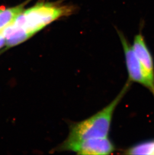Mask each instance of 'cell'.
<instances>
[{"mask_svg": "<svg viewBox=\"0 0 154 155\" xmlns=\"http://www.w3.org/2000/svg\"><path fill=\"white\" fill-rule=\"evenodd\" d=\"M5 44V38L3 35L0 32V48L3 47L4 45Z\"/></svg>", "mask_w": 154, "mask_h": 155, "instance_id": "9c48e42d", "label": "cell"}, {"mask_svg": "<svg viewBox=\"0 0 154 155\" xmlns=\"http://www.w3.org/2000/svg\"><path fill=\"white\" fill-rule=\"evenodd\" d=\"M129 155H154V140L144 142L131 147L126 151Z\"/></svg>", "mask_w": 154, "mask_h": 155, "instance_id": "ba28073f", "label": "cell"}, {"mask_svg": "<svg viewBox=\"0 0 154 155\" xmlns=\"http://www.w3.org/2000/svg\"><path fill=\"white\" fill-rule=\"evenodd\" d=\"M115 146L108 137L94 138L83 140L72 145L66 151H72L79 155H105L115 151Z\"/></svg>", "mask_w": 154, "mask_h": 155, "instance_id": "277c9868", "label": "cell"}, {"mask_svg": "<svg viewBox=\"0 0 154 155\" xmlns=\"http://www.w3.org/2000/svg\"><path fill=\"white\" fill-rule=\"evenodd\" d=\"M1 33L6 39V45L8 47L20 44L31 37L25 30L16 27L13 23L6 27Z\"/></svg>", "mask_w": 154, "mask_h": 155, "instance_id": "8992f818", "label": "cell"}, {"mask_svg": "<svg viewBox=\"0 0 154 155\" xmlns=\"http://www.w3.org/2000/svg\"><path fill=\"white\" fill-rule=\"evenodd\" d=\"M128 81L113 101L101 110L88 119L72 123L67 139L57 148V151H66L72 145L94 138L108 137L114 112L130 87Z\"/></svg>", "mask_w": 154, "mask_h": 155, "instance_id": "6da1fadb", "label": "cell"}, {"mask_svg": "<svg viewBox=\"0 0 154 155\" xmlns=\"http://www.w3.org/2000/svg\"><path fill=\"white\" fill-rule=\"evenodd\" d=\"M118 35L125 53L129 81L141 84L148 88L154 95V81L151 79L136 55L133 47L122 33L118 30Z\"/></svg>", "mask_w": 154, "mask_h": 155, "instance_id": "3957f363", "label": "cell"}, {"mask_svg": "<svg viewBox=\"0 0 154 155\" xmlns=\"http://www.w3.org/2000/svg\"><path fill=\"white\" fill-rule=\"evenodd\" d=\"M23 7L19 6L12 8H0V32L6 27L12 24L15 18L23 11Z\"/></svg>", "mask_w": 154, "mask_h": 155, "instance_id": "52a82bcc", "label": "cell"}, {"mask_svg": "<svg viewBox=\"0 0 154 155\" xmlns=\"http://www.w3.org/2000/svg\"><path fill=\"white\" fill-rule=\"evenodd\" d=\"M74 11L72 6L41 2L21 12L13 23L32 36L54 21L73 13Z\"/></svg>", "mask_w": 154, "mask_h": 155, "instance_id": "7a4b0ae2", "label": "cell"}, {"mask_svg": "<svg viewBox=\"0 0 154 155\" xmlns=\"http://www.w3.org/2000/svg\"><path fill=\"white\" fill-rule=\"evenodd\" d=\"M134 52L141 64L151 79L154 81V66L153 57L149 50L142 29L134 38V44L132 46Z\"/></svg>", "mask_w": 154, "mask_h": 155, "instance_id": "5b68a950", "label": "cell"}]
</instances>
